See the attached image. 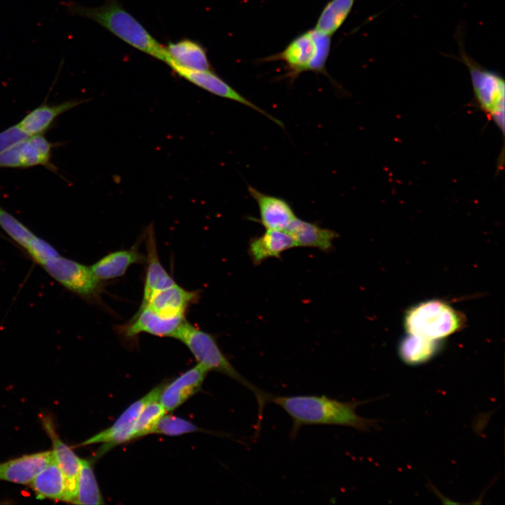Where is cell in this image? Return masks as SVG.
Masks as SVG:
<instances>
[{
  "mask_svg": "<svg viewBox=\"0 0 505 505\" xmlns=\"http://www.w3.org/2000/svg\"><path fill=\"white\" fill-rule=\"evenodd\" d=\"M344 402L326 396L271 394L270 403L282 408L290 417V437L295 439L299 429L307 425H338L365 432L377 426L375 419L363 417L356 408L368 402Z\"/></svg>",
  "mask_w": 505,
  "mask_h": 505,
  "instance_id": "6da1fadb",
  "label": "cell"
},
{
  "mask_svg": "<svg viewBox=\"0 0 505 505\" xmlns=\"http://www.w3.org/2000/svg\"><path fill=\"white\" fill-rule=\"evenodd\" d=\"M72 15L88 18L137 50L164 63L168 60L165 45L159 43L119 0H105L97 7L71 4Z\"/></svg>",
  "mask_w": 505,
  "mask_h": 505,
  "instance_id": "7a4b0ae2",
  "label": "cell"
},
{
  "mask_svg": "<svg viewBox=\"0 0 505 505\" xmlns=\"http://www.w3.org/2000/svg\"><path fill=\"white\" fill-rule=\"evenodd\" d=\"M170 337L182 342L194 355L198 363L208 371L223 374L252 392L258 405L255 433H259L264 409L266 405L270 403L271 394L263 391L245 379L222 353L215 337L210 333L200 330L184 320Z\"/></svg>",
  "mask_w": 505,
  "mask_h": 505,
  "instance_id": "3957f363",
  "label": "cell"
},
{
  "mask_svg": "<svg viewBox=\"0 0 505 505\" xmlns=\"http://www.w3.org/2000/svg\"><path fill=\"white\" fill-rule=\"evenodd\" d=\"M466 325L464 314L439 299L420 302L411 308L404 316L408 334L431 340H441Z\"/></svg>",
  "mask_w": 505,
  "mask_h": 505,
  "instance_id": "277c9868",
  "label": "cell"
},
{
  "mask_svg": "<svg viewBox=\"0 0 505 505\" xmlns=\"http://www.w3.org/2000/svg\"><path fill=\"white\" fill-rule=\"evenodd\" d=\"M461 58L467 67L473 92L475 106L505 134V82L494 71L479 65L461 50Z\"/></svg>",
  "mask_w": 505,
  "mask_h": 505,
  "instance_id": "5b68a950",
  "label": "cell"
},
{
  "mask_svg": "<svg viewBox=\"0 0 505 505\" xmlns=\"http://www.w3.org/2000/svg\"><path fill=\"white\" fill-rule=\"evenodd\" d=\"M45 271L69 290L85 298H95L101 291V283L90 267L58 256L42 265Z\"/></svg>",
  "mask_w": 505,
  "mask_h": 505,
  "instance_id": "8992f818",
  "label": "cell"
},
{
  "mask_svg": "<svg viewBox=\"0 0 505 505\" xmlns=\"http://www.w3.org/2000/svg\"><path fill=\"white\" fill-rule=\"evenodd\" d=\"M165 384L152 389L144 396L132 403L109 428L88 438L79 445L102 443L99 454H103L113 447L132 440L137 419L143 408L149 402L159 400Z\"/></svg>",
  "mask_w": 505,
  "mask_h": 505,
  "instance_id": "52a82bcc",
  "label": "cell"
},
{
  "mask_svg": "<svg viewBox=\"0 0 505 505\" xmlns=\"http://www.w3.org/2000/svg\"><path fill=\"white\" fill-rule=\"evenodd\" d=\"M170 69L175 74L184 79L191 83L215 95L245 105L263 114L281 127L284 128L283 123L280 120L245 98L221 77L217 75L213 70L193 71L178 67H172Z\"/></svg>",
  "mask_w": 505,
  "mask_h": 505,
  "instance_id": "ba28073f",
  "label": "cell"
},
{
  "mask_svg": "<svg viewBox=\"0 0 505 505\" xmlns=\"http://www.w3.org/2000/svg\"><path fill=\"white\" fill-rule=\"evenodd\" d=\"M316 44L311 29L292 39L281 52L261 60L262 62L282 61L285 64V78L292 82L304 72L309 71L314 60Z\"/></svg>",
  "mask_w": 505,
  "mask_h": 505,
  "instance_id": "9c48e42d",
  "label": "cell"
},
{
  "mask_svg": "<svg viewBox=\"0 0 505 505\" xmlns=\"http://www.w3.org/2000/svg\"><path fill=\"white\" fill-rule=\"evenodd\" d=\"M41 422L52 441L55 459L64 476L65 493L63 501L72 503L76 494L81 459L60 440L50 416H43Z\"/></svg>",
  "mask_w": 505,
  "mask_h": 505,
  "instance_id": "30bf717a",
  "label": "cell"
},
{
  "mask_svg": "<svg viewBox=\"0 0 505 505\" xmlns=\"http://www.w3.org/2000/svg\"><path fill=\"white\" fill-rule=\"evenodd\" d=\"M208 372L204 366L198 363L170 384H165L159 401L166 412L175 410L198 392Z\"/></svg>",
  "mask_w": 505,
  "mask_h": 505,
  "instance_id": "8fae6325",
  "label": "cell"
},
{
  "mask_svg": "<svg viewBox=\"0 0 505 505\" xmlns=\"http://www.w3.org/2000/svg\"><path fill=\"white\" fill-rule=\"evenodd\" d=\"M248 191L259 208L260 218L257 221L266 229L286 231L297 217L285 200L262 193L251 186L248 187Z\"/></svg>",
  "mask_w": 505,
  "mask_h": 505,
  "instance_id": "7c38bea8",
  "label": "cell"
},
{
  "mask_svg": "<svg viewBox=\"0 0 505 505\" xmlns=\"http://www.w3.org/2000/svg\"><path fill=\"white\" fill-rule=\"evenodd\" d=\"M184 320V316L163 317L145 306L140 307L128 323L123 326L122 332L128 337L142 332L158 337H170Z\"/></svg>",
  "mask_w": 505,
  "mask_h": 505,
  "instance_id": "4fadbf2b",
  "label": "cell"
},
{
  "mask_svg": "<svg viewBox=\"0 0 505 505\" xmlns=\"http://www.w3.org/2000/svg\"><path fill=\"white\" fill-rule=\"evenodd\" d=\"M168 55L166 63L170 68H180L193 71L213 70L203 45L189 39H182L165 45Z\"/></svg>",
  "mask_w": 505,
  "mask_h": 505,
  "instance_id": "5bb4252c",
  "label": "cell"
},
{
  "mask_svg": "<svg viewBox=\"0 0 505 505\" xmlns=\"http://www.w3.org/2000/svg\"><path fill=\"white\" fill-rule=\"evenodd\" d=\"M54 459L53 450H48L1 463L0 480L28 485Z\"/></svg>",
  "mask_w": 505,
  "mask_h": 505,
  "instance_id": "9a60e30c",
  "label": "cell"
},
{
  "mask_svg": "<svg viewBox=\"0 0 505 505\" xmlns=\"http://www.w3.org/2000/svg\"><path fill=\"white\" fill-rule=\"evenodd\" d=\"M145 241L147 271L140 307L145 306L154 293L176 283L160 262L152 226H149L147 229Z\"/></svg>",
  "mask_w": 505,
  "mask_h": 505,
  "instance_id": "2e32d148",
  "label": "cell"
},
{
  "mask_svg": "<svg viewBox=\"0 0 505 505\" xmlns=\"http://www.w3.org/2000/svg\"><path fill=\"white\" fill-rule=\"evenodd\" d=\"M197 298L196 291L187 290L175 283L154 293L145 306L165 318L184 316L185 310Z\"/></svg>",
  "mask_w": 505,
  "mask_h": 505,
  "instance_id": "e0dca14e",
  "label": "cell"
},
{
  "mask_svg": "<svg viewBox=\"0 0 505 505\" xmlns=\"http://www.w3.org/2000/svg\"><path fill=\"white\" fill-rule=\"evenodd\" d=\"M297 247L292 235L285 230L266 229L249 243L248 253L255 264H260L268 258H280L281 254Z\"/></svg>",
  "mask_w": 505,
  "mask_h": 505,
  "instance_id": "ac0fdd59",
  "label": "cell"
},
{
  "mask_svg": "<svg viewBox=\"0 0 505 505\" xmlns=\"http://www.w3.org/2000/svg\"><path fill=\"white\" fill-rule=\"evenodd\" d=\"M85 102V100H71L53 105L44 102L29 112L17 125L29 136L42 135L57 117Z\"/></svg>",
  "mask_w": 505,
  "mask_h": 505,
  "instance_id": "d6986e66",
  "label": "cell"
},
{
  "mask_svg": "<svg viewBox=\"0 0 505 505\" xmlns=\"http://www.w3.org/2000/svg\"><path fill=\"white\" fill-rule=\"evenodd\" d=\"M286 231L292 235L297 246L315 248L323 252L331 250L335 239L338 236L333 230L323 228L297 217Z\"/></svg>",
  "mask_w": 505,
  "mask_h": 505,
  "instance_id": "ffe728a7",
  "label": "cell"
},
{
  "mask_svg": "<svg viewBox=\"0 0 505 505\" xmlns=\"http://www.w3.org/2000/svg\"><path fill=\"white\" fill-rule=\"evenodd\" d=\"M144 262H145L144 255L137 247L133 246L129 249L107 254L93 264L90 268L99 280H109L125 274L132 264Z\"/></svg>",
  "mask_w": 505,
  "mask_h": 505,
  "instance_id": "44dd1931",
  "label": "cell"
},
{
  "mask_svg": "<svg viewBox=\"0 0 505 505\" xmlns=\"http://www.w3.org/2000/svg\"><path fill=\"white\" fill-rule=\"evenodd\" d=\"M28 485L39 499L64 500L65 478L55 459L37 473Z\"/></svg>",
  "mask_w": 505,
  "mask_h": 505,
  "instance_id": "7402d4cb",
  "label": "cell"
},
{
  "mask_svg": "<svg viewBox=\"0 0 505 505\" xmlns=\"http://www.w3.org/2000/svg\"><path fill=\"white\" fill-rule=\"evenodd\" d=\"M440 347V340H431L408 334L399 345V354L405 363L417 365L431 359Z\"/></svg>",
  "mask_w": 505,
  "mask_h": 505,
  "instance_id": "603a6c76",
  "label": "cell"
},
{
  "mask_svg": "<svg viewBox=\"0 0 505 505\" xmlns=\"http://www.w3.org/2000/svg\"><path fill=\"white\" fill-rule=\"evenodd\" d=\"M355 1H330L322 10L314 28L332 36L341 27L349 16Z\"/></svg>",
  "mask_w": 505,
  "mask_h": 505,
  "instance_id": "cb8c5ba5",
  "label": "cell"
},
{
  "mask_svg": "<svg viewBox=\"0 0 505 505\" xmlns=\"http://www.w3.org/2000/svg\"><path fill=\"white\" fill-rule=\"evenodd\" d=\"M74 504L97 505L103 499L90 463L81 459L76 494L72 501Z\"/></svg>",
  "mask_w": 505,
  "mask_h": 505,
  "instance_id": "d4e9b609",
  "label": "cell"
},
{
  "mask_svg": "<svg viewBox=\"0 0 505 505\" xmlns=\"http://www.w3.org/2000/svg\"><path fill=\"white\" fill-rule=\"evenodd\" d=\"M159 400L148 403L140 412L135 424L132 439L149 434L157 421L166 414Z\"/></svg>",
  "mask_w": 505,
  "mask_h": 505,
  "instance_id": "484cf974",
  "label": "cell"
},
{
  "mask_svg": "<svg viewBox=\"0 0 505 505\" xmlns=\"http://www.w3.org/2000/svg\"><path fill=\"white\" fill-rule=\"evenodd\" d=\"M0 227L18 245L25 248L36 235L13 215L0 206Z\"/></svg>",
  "mask_w": 505,
  "mask_h": 505,
  "instance_id": "4316f807",
  "label": "cell"
},
{
  "mask_svg": "<svg viewBox=\"0 0 505 505\" xmlns=\"http://www.w3.org/2000/svg\"><path fill=\"white\" fill-rule=\"evenodd\" d=\"M198 430L200 429L196 425L188 420L174 415H164L154 425L149 434L155 433L174 436L193 433Z\"/></svg>",
  "mask_w": 505,
  "mask_h": 505,
  "instance_id": "83f0119b",
  "label": "cell"
},
{
  "mask_svg": "<svg viewBox=\"0 0 505 505\" xmlns=\"http://www.w3.org/2000/svg\"><path fill=\"white\" fill-rule=\"evenodd\" d=\"M316 44V51L309 71L323 74L328 76L325 69V63L331 48V35L320 32L315 28L311 29Z\"/></svg>",
  "mask_w": 505,
  "mask_h": 505,
  "instance_id": "f1b7e54d",
  "label": "cell"
},
{
  "mask_svg": "<svg viewBox=\"0 0 505 505\" xmlns=\"http://www.w3.org/2000/svg\"><path fill=\"white\" fill-rule=\"evenodd\" d=\"M25 249L29 256L41 266L60 255L53 245L36 236L29 241Z\"/></svg>",
  "mask_w": 505,
  "mask_h": 505,
  "instance_id": "f546056e",
  "label": "cell"
},
{
  "mask_svg": "<svg viewBox=\"0 0 505 505\" xmlns=\"http://www.w3.org/2000/svg\"><path fill=\"white\" fill-rule=\"evenodd\" d=\"M29 137L17 124L0 133V152Z\"/></svg>",
  "mask_w": 505,
  "mask_h": 505,
  "instance_id": "4dcf8cb0",
  "label": "cell"
}]
</instances>
